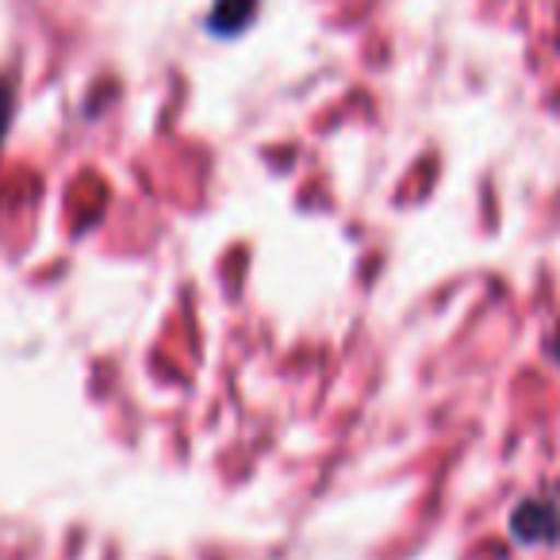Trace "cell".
Listing matches in <instances>:
<instances>
[{
  "instance_id": "cell-1",
  "label": "cell",
  "mask_w": 560,
  "mask_h": 560,
  "mask_svg": "<svg viewBox=\"0 0 560 560\" xmlns=\"http://www.w3.org/2000/svg\"><path fill=\"white\" fill-rule=\"evenodd\" d=\"M511 537L518 545H552L560 541V506L549 499H526L511 514Z\"/></svg>"
},
{
  "instance_id": "cell-2",
  "label": "cell",
  "mask_w": 560,
  "mask_h": 560,
  "mask_svg": "<svg viewBox=\"0 0 560 560\" xmlns=\"http://www.w3.org/2000/svg\"><path fill=\"white\" fill-rule=\"evenodd\" d=\"M265 0H211L208 20H203V32L219 43H234L254 27V20L261 16Z\"/></svg>"
},
{
  "instance_id": "cell-3",
  "label": "cell",
  "mask_w": 560,
  "mask_h": 560,
  "mask_svg": "<svg viewBox=\"0 0 560 560\" xmlns=\"http://www.w3.org/2000/svg\"><path fill=\"white\" fill-rule=\"evenodd\" d=\"M12 116H16V89H12L9 78H0V150H4V139L12 131Z\"/></svg>"
},
{
  "instance_id": "cell-4",
  "label": "cell",
  "mask_w": 560,
  "mask_h": 560,
  "mask_svg": "<svg viewBox=\"0 0 560 560\" xmlns=\"http://www.w3.org/2000/svg\"><path fill=\"white\" fill-rule=\"evenodd\" d=\"M549 358H552V365L560 369V323H557V335H552V342H549Z\"/></svg>"
}]
</instances>
